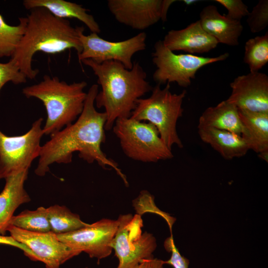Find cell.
<instances>
[{
	"instance_id": "20",
	"label": "cell",
	"mask_w": 268,
	"mask_h": 268,
	"mask_svg": "<svg viewBox=\"0 0 268 268\" xmlns=\"http://www.w3.org/2000/svg\"><path fill=\"white\" fill-rule=\"evenodd\" d=\"M23 5L28 10L43 7L60 18H76L83 22L91 33L100 32L99 24L94 17L87 13L88 10L77 3L64 0H24Z\"/></svg>"
},
{
	"instance_id": "2",
	"label": "cell",
	"mask_w": 268,
	"mask_h": 268,
	"mask_svg": "<svg viewBox=\"0 0 268 268\" xmlns=\"http://www.w3.org/2000/svg\"><path fill=\"white\" fill-rule=\"evenodd\" d=\"M81 62L92 69L101 86L95 103L98 108L105 110L106 131L112 129L117 119L130 117L136 101L152 89L146 72L137 62H134L131 69L115 61L100 64L91 59Z\"/></svg>"
},
{
	"instance_id": "25",
	"label": "cell",
	"mask_w": 268,
	"mask_h": 268,
	"mask_svg": "<svg viewBox=\"0 0 268 268\" xmlns=\"http://www.w3.org/2000/svg\"><path fill=\"white\" fill-rule=\"evenodd\" d=\"M27 17L19 18L17 25L8 24L0 14V58L11 57L25 30Z\"/></svg>"
},
{
	"instance_id": "26",
	"label": "cell",
	"mask_w": 268,
	"mask_h": 268,
	"mask_svg": "<svg viewBox=\"0 0 268 268\" xmlns=\"http://www.w3.org/2000/svg\"><path fill=\"white\" fill-rule=\"evenodd\" d=\"M246 22L252 33L265 29L268 25V0H259L249 12Z\"/></svg>"
},
{
	"instance_id": "29",
	"label": "cell",
	"mask_w": 268,
	"mask_h": 268,
	"mask_svg": "<svg viewBox=\"0 0 268 268\" xmlns=\"http://www.w3.org/2000/svg\"><path fill=\"white\" fill-rule=\"evenodd\" d=\"M228 10L226 15L229 18L241 21V19L247 16L249 11L248 6L241 0H215Z\"/></svg>"
},
{
	"instance_id": "10",
	"label": "cell",
	"mask_w": 268,
	"mask_h": 268,
	"mask_svg": "<svg viewBox=\"0 0 268 268\" xmlns=\"http://www.w3.org/2000/svg\"><path fill=\"white\" fill-rule=\"evenodd\" d=\"M84 30V28L81 26L79 32L82 48L81 52L77 55L79 61L91 59L100 64L115 61L131 69L133 66V56L146 48V34L144 32L124 41L112 42L102 38L95 33L85 35Z\"/></svg>"
},
{
	"instance_id": "27",
	"label": "cell",
	"mask_w": 268,
	"mask_h": 268,
	"mask_svg": "<svg viewBox=\"0 0 268 268\" xmlns=\"http://www.w3.org/2000/svg\"><path fill=\"white\" fill-rule=\"evenodd\" d=\"M26 79L25 75L11 60L6 63H0V97L1 90L6 83H24L26 82Z\"/></svg>"
},
{
	"instance_id": "11",
	"label": "cell",
	"mask_w": 268,
	"mask_h": 268,
	"mask_svg": "<svg viewBox=\"0 0 268 268\" xmlns=\"http://www.w3.org/2000/svg\"><path fill=\"white\" fill-rule=\"evenodd\" d=\"M118 226L117 220L103 218L76 230L57 235L72 249L80 253L84 252L99 261L112 253L111 243Z\"/></svg>"
},
{
	"instance_id": "17",
	"label": "cell",
	"mask_w": 268,
	"mask_h": 268,
	"mask_svg": "<svg viewBox=\"0 0 268 268\" xmlns=\"http://www.w3.org/2000/svg\"><path fill=\"white\" fill-rule=\"evenodd\" d=\"M29 170H24L5 178V184L0 193V235L7 231L16 208L29 202L30 197L24 189Z\"/></svg>"
},
{
	"instance_id": "14",
	"label": "cell",
	"mask_w": 268,
	"mask_h": 268,
	"mask_svg": "<svg viewBox=\"0 0 268 268\" xmlns=\"http://www.w3.org/2000/svg\"><path fill=\"white\" fill-rule=\"evenodd\" d=\"M231 95L226 99L239 109L268 113V76L250 72L236 77L230 84Z\"/></svg>"
},
{
	"instance_id": "5",
	"label": "cell",
	"mask_w": 268,
	"mask_h": 268,
	"mask_svg": "<svg viewBox=\"0 0 268 268\" xmlns=\"http://www.w3.org/2000/svg\"><path fill=\"white\" fill-rule=\"evenodd\" d=\"M170 88L169 83L164 88L157 84L152 88L149 97L136 101L130 117L153 125L163 141L172 150L175 145L180 148L183 147L176 126L178 120L183 115L182 104L187 92L183 90L179 94L173 93Z\"/></svg>"
},
{
	"instance_id": "4",
	"label": "cell",
	"mask_w": 268,
	"mask_h": 268,
	"mask_svg": "<svg viewBox=\"0 0 268 268\" xmlns=\"http://www.w3.org/2000/svg\"><path fill=\"white\" fill-rule=\"evenodd\" d=\"M87 85L85 81L68 84L58 77L45 75L39 83L22 89L26 97L39 99L45 107L44 134L51 135L76 120L83 109Z\"/></svg>"
},
{
	"instance_id": "8",
	"label": "cell",
	"mask_w": 268,
	"mask_h": 268,
	"mask_svg": "<svg viewBox=\"0 0 268 268\" xmlns=\"http://www.w3.org/2000/svg\"><path fill=\"white\" fill-rule=\"evenodd\" d=\"M117 221L118 228L111 243L119 260L117 268H131L142 260L153 257L156 239L152 234L142 232L141 215L122 214Z\"/></svg>"
},
{
	"instance_id": "21",
	"label": "cell",
	"mask_w": 268,
	"mask_h": 268,
	"mask_svg": "<svg viewBox=\"0 0 268 268\" xmlns=\"http://www.w3.org/2000/svg\"><path fill=\"white\" fill-rule=\"evenodd\" d=\"M198 128H212L241 135L242 126L238 108L227 100L209 107L200 117Z\"/></svg>"
},
{
	"instance_id": "30",
	"label": "cell",
	"mask_w": 268,
	"mask_h": 268,
	"mask_svg": "<svg viewBox=\"0 0 268 268\" xmlns=\"http://www.w3.org/2000/svg\"><path fill=\"white\" fill-rule=\"evenodd\" d=\"M0 244L12 246L22 250L25 255L30 259L36 261L37 259L33 252L26 245L14 240L11 236L0 235Z\"/></svg>"
},
{
	"instance_id": "18",
	"label": "cell",
	"mask_w": 268,
	"mask_h": 268,
	"mask_svg": "<svg viewBox=\"0 0 268 268\" xmlns=\"http://www.w3.org/2000/svg\"><path fill=\"white\" fill-rule=\"evenodd\" d=\"M242 123L241 135L249 150L268 160V113L239 109Z\"/></svg>"
},
{
	"instance_id": "15",
	"label": "cell",
	"mask_w": 268,
	"mask_h": 268,
	"mask_svg": "<svg viewBox=\"0 0 268 268\" xmlns=\"http://www.w3.org/2000/svg\"><path fill=\"white\" fill-rule=\"evenodd\" d=\"M162 41L172 52L183 51L192 55L207 53L218 44L202 28L199 20L185 28L169 31Z\"/></svg>"
},
{
	"instance_id": "16",
	"label": "cell",
	"mask_w": 268,
	"mask_h": 268,
	"mask_svg": "<svg viewBox=\"0 0 268 268\" xmlns=\"http://www.w3.org/2000/svg\"><path fill=\"white\" fill-rule=\"evenodd\" d=\"M202 28L217 42L230 46L239 44V39L243 31L241 21L221 15L214 5L204 7L199 20Z\"/></svg>"
},
{
	"instance_id": "23",
	"label": "cell",
	"mask_w": 268,
	"mask_h": 268,
	"mask_svg": "<svg viewBox=\"0 0 268 268\" xmlns=\"http://www.w3.org/2000/svg\"><path fill=\"white\" fill-rule=\"evenodd\" d=\"M10 225L33 232L51 231L47 208L41 206L35 210H25L13 216Z\"/></svg>"
},
{
	"instance_id": "3",
	"label": "cell",
	"mask_w": 268,
	"mask_h": 268,
	"mask_svg": "<svg viewBox=\"0 0 268 268\" xmlns=\"http://www.w3.org/2000/svg\"><path fill=\"white\" fill-rule=\"evenodd\" d=\"M27 18L25 32L10 59L27 78L34 79L39 73L32 67L37 52L55 55L74 49L77 55L81 52V26L73 27L68 20L57 17L43 7L30 9Z\"/></svg>"
},
{
	"instance_id": "6",
	"label": "cell",
	"mask_w": 268,
	"mask_h": 268,
	"mask_svg": "<svg viewBox=\"0 0 268 268\" xmlns=\"http://www.w3.org/2000/svg\"><path fill=\"white\" fill-rule=\"evenodd\" d=\"M113 131L119 140L124 153L129 158L142 162H157L173 157L171 149L160 137L152 124L131 117L117 119Z\"/></svg>"
},
{
	"instance_id": "7",
	"label": "cell",
	"mask_w": 268,
	"mask_h": 268,
	"mask_svg": "<svg viewBox=\"0 0 268 268\" xmlns=\"http://www.w3.org/2000/svg\"><path fill=\"white\" fill-rule=\"evenodd\" d=\"M152 61L156 67L153 79L160 85L176 82L183 87L189 86L202 67L228 58V53L216 57H204L190 54H176L168 49L161 40L154 45Z\"/></svg>"
},
{
	"instance_id": "12",
	"label": "cell",
	"mask_w": 268,
	"mask_h": 268,
	"mask_svg": "<svg viewBox=\"0 0 268 268\" xmlns=\"http://www.w3.org/2000/svg\"><path fill=\"white\" fill-rule=\"evenodd\" d=\"M174 0H109L108 8L119 23L142 30L160 20H167V14Z\"/></svg>"
},
{
	"instance_id": "19",
	"label": "cell",
	"mask_w": 268,
	"mask_h": 268,
	"mask_svg": "<svg viewBox=\"0 0 268 268\" xmlns=\"http://www.w3.org/2000/svg\"><path fill=\"white\" fill-rule=\"evenodd\" d=\"M201 140L227 160L246 154L249 148L241 135L212 128L198 129Z\"/></svg>"
},
{
	"instance_id": "28",
	"label": "cell",
	"mask_w": 268,
	"mask_h": 268,
	"mask_svg": "<svg viewBox=\"0 0 268 268\" xmlns=\"http://www.w3.org/2000/svg\"><path fill=\"white\" fill-rule=\"evenodd\" d=\"M164 246L167 252L171 253L170 258L164 261V264L170 265L173 268H188L190 261L181 255L175 244L172 234L165 240Z\"/></svg>"
},
{
	"instance_id": "13",
	"label": "cell",
	"mask_w": 268,
	"mask_h": 268,
	"mask_svg": "<svg viewBox=\"0 0 268 268\" xmlns=\"http://www.w3.org/2000/svg\"><path fill=\"white\" fill-rule=\"evenodd\" d=\"M7 231L14 240L27 246L35 254L37 260L43 262L46 268H59L66 262L80 254L61 241L57 234L51 231L33 232L12 225H9Z\"/></svg>"
},
{
	"instance_id": "1",
	"label": "cell",
	"mask_w": 268,
	"mask_h": 268,
	"mask_svg": "<svg viewBox=\"0 0 268 268\" xmlns=\"http://www.w3.org/2000/svg\"><path fill=\"white\" fill-rule=\"evenodd\" d=\"M98 85L93 84L87 93L83 111L72 124L50 135V140L41 146L35 174L44 176L54 163L71 162L73 153L78 152L79 157L88 163L95 162L105 169H112L128 182L118 164L108 158L101 149L106 141L105 112L97 111L94 106Z\"/></svg>"
},
{
	"instance_id": "9",
	"label": "cell",
	"mask_w": 268,
	"mask_h": 268,
	"mask_svg": "<svg viewBox=\"0 0 268 268\" xmlns=\"http://www.w3.org/2000/svg\"><path fill=\"white\" fill-rule=\"evenodd\" d=\"M40 118L22 135L8 136L0 130V180L24 170H29L39 157L40 141L44 134Z\"/></svg>"
},
{
	"instance_id": "22",
	"label": "cell",
	"mask_w": 268,
	"mask_h": 268,
	"mask_svg": "<svg viewBox=\"0 0 268 268\" xmlns=\"http://www.w3.org/2000/svg\"><path fill=\"white\" fill-rule=\"evenodd\" d=\"M47 210L51 232L57 235L72 232L89 225L65 206L52 205Z\"/></svg>"
},
{
	"instance_id": "24",
	"label": "cell",
	"mask_w": 268,
	"mask_h": 268,
	"mask_svg": "<svg viewBox=\"0 0 268 268\" xmlns=\"http://www.w3.org/2000/svg\"><path fill=\"white\" fill-rule=\"evenodd\" d=\"M244 62L250 72H259L268 62V32L248 40L245 44Z\"/></svg>"
},
{
	"instance_id": "31",
	"label": "cell",
	"mask_w": 268,
	"mask_h": 268,
	"mask_svg": "<svg viewBox=\"0 0 268 268\" xmlns=\"http://www.w3.org/2000/svg\"><path fill=\"white\" fill-rule=\"evenodd\" d=\"M164 261L153 257L142 260L131 268H164Z\"/></svg>"
}]
</instances>
